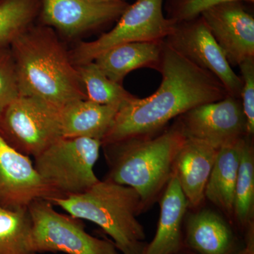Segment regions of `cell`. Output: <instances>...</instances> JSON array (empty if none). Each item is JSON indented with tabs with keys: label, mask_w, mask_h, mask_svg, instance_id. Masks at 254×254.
<instances>
[{
	"label": "cell",
	"mask_w": 254,
	"mask_h": 254,
	"mask_svg": "<svg viewBox=\"0 0 254 254\" xmlns=\"http://www.w3.org/2000/svg\"><path fill=\"white\" fill-rule=\"evenodd\" d=\"M20 95L38 98L58 109L86 99L77 68L53 28L34 25L10 45Z\"/></svg>",
	"instance_id": "obj_2"
},
{
	"label": "cell",
	"mask_w": 254,
	"mask_h": 254,
	"mask_svg": "<svg viewBox=\"0 0 254 254\" xmlns=\"http://www.w3.org/2000/svg\"><path fill=\"white\" fill-rule=\"evenodd\" d=\"M163 45L164 40L124 43L103 52L93 62L108 78L122 83L133 70L151 68L159 71Z\"/></svg>",
	"instance_id": "obj_16"
},
{
	"label": "cell",
	"mask_w": 254,
	"mask_h": 254,
	"mask_svg": "<svg viewBox=\"0 0 254 254\" xmlns=\"http://www.w3.org/2000/svg\"><path fill=\"white\" fill-rule=\"evenodd\" d=\"M102 143L90 138H64L35 157L34 166L58 197L86 191L100 181L94 166Z\"/></svg>",
	"instance_id": "obj_5"
},
{
	"label": "cell",
	"mask_w": 254,
	"mask_h": 254,
	"mask_svg": "<svg viewBox=\"0 0 254 254\" xmlns=\"http://www.w3.org/2000/svg\"><path fill=\"white\" fill-rule=\"evenodd\" d=\"M185 139L177 120L159 134L131 137L102 145L109 165L106 180L133 189L144 210L173 177L177 156Z\"/></svg>",
	"instance_id": "obj_3"
},
{
	"label": "cell",
	"mask_w": 254,
	"mask_h": 254,
	"mask_svg": "<svg viewBox=\"0 0 254 254\" xmlns=\"http://www.w3.org/2000/svg\"><path fill=\"white\" fill-rule=\"evenodd\" d=\"M163 3V0H136L128 5L113 29L68 51L71 62L75 66L91 63L103 52L124 43L165 40L175 22L164 15Z\"/></svg>",
	"instance_id": "obj_8"
},
{
	"label": "cell",
	"mask_w": 254,
	"mask_h": 254,
	"mask_svg": "<svg viewBox=\"0 0 254 254\" xmlns=\"http://www.w3.org/2000/svg\"><path fill=\"white\" fill-rule=\"evenodd\" d=\"M76 66L87 100L98 104L120 108L136 98L125 90L121 83L108 78L94 62Z\"/></svg>",
	"instance_id": "obj_20"
},
{
	"label": "cell",
	"mask_w": 254,
	"mask_h": 254,
	"mask_svg": "<svg viewBox=\"0 0 254 254\" xmlns=\"http://www.w3.org/2000/svg\"><path fill=\"white\" fill-rule=\"evenodd\" d=\"M31 218L27 208L0 206V254H38L30 247Z\"/></svg>",
	"instance_id": "obj_23"
},
{
	"label": "cell",
	"mask_w": 254,
	"mask_h": 254,
	"mask_svg": "<svg viewBox=\"0 0 254 254\" xmlns=\"http://www.w3.org/2000/svg\"><path fill=\"white\" fill-rule=\"evenodd\" d=\"M241 1L253 4L254 0H168L167 18L175 23L189 21L200 16L203 11L228 1Z\"/></svg>",
	"instance_id": "obj_25"
},
{
	"label": "cell",
	"mask_w": 254,
	"mask_h": 254,
	"mask_svg": "<svg viewBox=\"0 0 254 254\" xmlns=\"http://www.w3.org/2000/svg\"><path fill=\"white\" fill-rule=\"evenodd\" d=\"M254 152L252 136H247L242 148L235 185L234 215L243 228L254 223Z\"/></svg>",
	"instance_id": "obj_21"
},
{
	"label": "cell",
	"mask_w": 254,
	"mask_h": 254,
	"mask_svg": "<svg viewBox=\"0 0 254 254\" xmlns=\"http://www.w3.org/2000/svg\"><path fill=\"white\" fill-rule=\"evenodd\" d=\"M49 200L73 218L96 224L123 254L145 243L144 228L137 219L143 205L131 187L100 180L83 193Z\"/></svg>",
	"instance_id": "obj_4"
},
{
	"label": "cell",
	"mask_w": 254,
	"mask_h": 254,
	"mask_svg": "<svg viewBox=\"0 0 254 254\" xmlns=\"http://www.w3.org/2000/svg\"><path fill=\"white\" fill-rule=\"evenodd\" d=\"M60 110L20 95L0 115V135L11 147L33 158L62 138Z\"/></svg>",
	"instance_id": "obj_7"
},
{
	"label": "cell",
	"mask_w": 254,
	"mask_h": 254,
	"mask_svg": "<svg viewBox=\"0 0 254 254\" xmlns=\"http://www.w3.org/2000/svg\"><path fill=\"white\" fill-rule=\"evenodd\" d=\"M147 244L144 243L137 247V248L133 249V250L128 251L123 254H145V248H146Z\"/></svg>",
	"instance_id": "obj_28"
},
{
	"label": "cell",
	"mask_w": 254,
	"mask_h": 254,
	"mask_svg": "<svg viewBox=\"0 0 254 254\" xmlns=\"http://www.w3.org/2000/svg\"><path fill=\"white\" fill-rule=\"evenodd\" d=\"M176 254H180V252H179V253H177Z\"/></svg>",
	"instance_id": "obj_30"
},
{
	"label": "cell",
	"mask_w": 254,
	"mask_h": 254,
	"mask_svg": "<svg viewBox=\"0 0 254 254\" xmlns=\"http://www.w3.org/2000/svg\"><path fill=\"white\" fill-rule=\"evenodd\" d=\"M20 96L16 65L10 46L0 47V115Z\"/></svg>",
	"instance_id": "obj_24"
},
{
	"label": "cell",
	"mask_w": 254,
	"mask_h": 254,
	"mask_svg": "<svg viewBox=\"0 0 254 254\" xmlns=\"http://www.w3.org/2000/svg\"><path fill=\"white\" fill-rule=\"evenodd\" d=\"M156 233L145 254H176L183 247L182 224L189 206L175 173L165 188L160 200Z\"/></svg>",
	"instance_id": "obj_15"
},
{
	"label": "cell",
	"mask_w": 254,
	"mask_h": 254,
	"mask_svg": "<svg viewBox=\"0 0 254 254\" xmlns=\"http://www.w3.org/2000/svg\"><path fill=\"white\" fill-rule=\"evenodd\" d=\"M41 6V0H4L0 4V47L10 46L34 25Z\"/></svg>",
	"instance_id": "obj_22"
},
{
	"label": "cell",
	"mask_w": 254,
	"mask_h": 254,
	"mask_svg": "<svg viewBox=\"0 0 254 254\" xmlns=\"http://www.w3.org/2000/svg\"><path fill=\"white\" fill-rule=\"evenodd\" d=\"M119 107L75 100L60 109L64 138H90L102 141L111 127ZM102 143V142H101Z\"/></svg>",
	"instance_id": "obj_17"
},
{
	"label": "cell",
	"mask_w": 254,
	"mask_h": 254,
	"mask_svg": "<svg viewBox=\"0 0 254 254\" xmlns=\"http://www.w3.org/2000/svg\"><path fill=\"white\" fill-rule=\"evenodd\" d=\"M95 1H114V0H95Z\"/></svg>",
	"instance_id": "obj_29"
},
{
	"label": "cell",
	"mask_w": 254,
	"mask_h": 254,
	"mask_svg": "<svg viewBox=\"0 0 254 254\" xmlns=\"http://www.w3.org/2000/svg\"><path fill=\"white\" fill-rule=\"evenodd\" d=\"M187 245L195 254H233L236 240L231 227L210 210L192 214L186 225Z\"/></svg>",
	"instance_id": "obj_18"
},
{
	"label": "cell",
	"mask_w": 254,
	"mask_h": 254,
	"mask_svg": "<svg viewBox=\"0 0 254 254\" xmlns=\"http://www.w3.org/2000/svg\"><path fill=\"white\" fill-rule=\"evenodd\" d=\"M239 66L243 83L241 101L247 119V133L252 137L254 133V58L245 60Z\"/></svg>",
	"instance_id": "obj_26"
},
{
	"label": "cell",
	"mask_w": 254,
	"mask_h": 254,
	"mask_svg": "<svg viewBox=\"0 0 254 254\" xmlns=\"http://www.w3.org/2000/svg\"><path fill=\"white\" fill-rule=\"evenodd\" d=\"M247 136L218 150L205 188V198L229 215H234L235 185Z\"/></svg>",
	"instance_id": "obj_19"
},
{
	"label": "cell",
	"mask_w": 254,
	"mask_h": 254,
	"mask_svg": "<svg viewBox=\"0 0 254 254\" xmlns=\"http://www.w3.org/2000/svg\"><path fill=\"white\" fill-rule=\"evenodd\" d=\"M218 151L204 142L187 137L179 151L174 173L190 207L198 206L204 199Z\"/></svg>",
	"instance_id": "obj_14"
},
{
	"label": "cell",
	"mask_w": 254,
	"mask_h": 254,
	"mask_svg": "<svg viewBox=\"0 0 254 254\" xmlns=\"http://www.w3.org/2000/svg\"><path fill=\"white\" fill-rule=\"evenodd\" d=\"M28 210L30 247L36 254H120L115 244L91 236L81 220L58 213L48 199L34 200Z\"/></svg>",
	"instance_id": "obj_6"
},
{
	"label": "cell",
	"mask_w": 254,
	"mask_h": 254,
	"mask_svg": "<svg viewBox=\"0 0 254 254\" xmlns=\"http://www.w3.org/2000/svg\"><path fill=\"white\" fill-rule=\"evenodd\" d=\"M165 41L191 63L213 73L229 95L241 100L242 78L232 69L201 16L175 23Z\"/></svg>",
	"instance_id": "obj_9"
},
{
	"label": "cell",
	"mask_w": 254,
	"mask_h": 254,
	"mask_svg": "<svg viewBox=\"0 0 254 254\" xmlns=\"http://www.w3.org/2000/svg\"><path fill=\"white\" fill-rule=\"evenodd\" d=\"M4 1V0H0V4H1L2 1Z\"/></svg>",
	"instance_id": "obj_31"
},
{
	"label": "cell",
	"mask_w": 254,
	"mask_h": 254,
	"mask_svg": "<svg viewBox=\"0 0 254 254\" xmlns=\"http://www.w3.org/2000/svg\"><path fill=\"white\" fill-rule=\"evenodd\" d=\"M128 5L125 0H41L38 20L73 38L118 21Z\"/></svg>",
	"instance_id": "obj_11"
},
{
	"label": "cell",
	"mask_w": 254,
	"mask_h": 254,
	"mask_svg": "<svg viewBox=\"0 0 254 254\" xmlns=\"http://www.w3.org/2000/svg\"><path fill=\"white\" fill-rule=\"evenodd\" d=\"M176 119L185 136L217 150L248 135L242 101L231 95L198 105Z\"/></svg>",
	"instance_id": "obj_10"
},
{
	"label": "cell",
	"mask_w": 254,
	"mask_h": 254,
	"mask_svg": "<svg viewBox=\"0 0 254 254\" xmlns=\"http://www.w3.org/2000/svg\"><path fill=\"white\" fill-rule=\"evenodd\" d=\"M246 4L228 1L200 15L231 66L254 58V18Z\"/></svg>",
	"instance_id": "obj_13"
},
{
	"label": "cell",
	"mask_w": 254,
	"mask_h": 254,
	"mask_svg": "<svg viewBox=\"0 0 254 254\" xmlns=\"http://www.w3.org/2000/svg\"><path fill=\"white\" fill-rule=\"evenodd\" d=\"M159 72L160 86L153 95L136 97L119 108L102 145L158 133L173 119L198 105L224 99L225 86L213 73L191 63L164 40Z\"/></svg>",
	"instance_id": "obj_1"
},
{
	"label": "cell",
	"mask_w": 254,
	"mask_h": 254,
	"mask_svg": "<svg viewBox=\"0 0 254 254\" xmlns=\"http://www.w3.org/2000/svg\"><path fill=\"white\" fill-rule=\"evenodd\" d=\"M58 197L42 179L28 155L14 149L0 135V206L27 208L38 199Z\"/></svg>",
	"instance_id": "obj_12"
},
{
	"label": "cell",
	"mask_w": 254,
	"mask_h": 254,
	"mask_svg": "<svg viewBox=\"0 0 254 254\" xmlns=\"http://www.w3.org/2000/svg\"><path fill=\"white\" fill-rule=\"evenodd\" d=\"M233 254H254V223L246 229L245 245Z\"/></svg>",
	"instance_id": "obj_27"
}]
</instances>
